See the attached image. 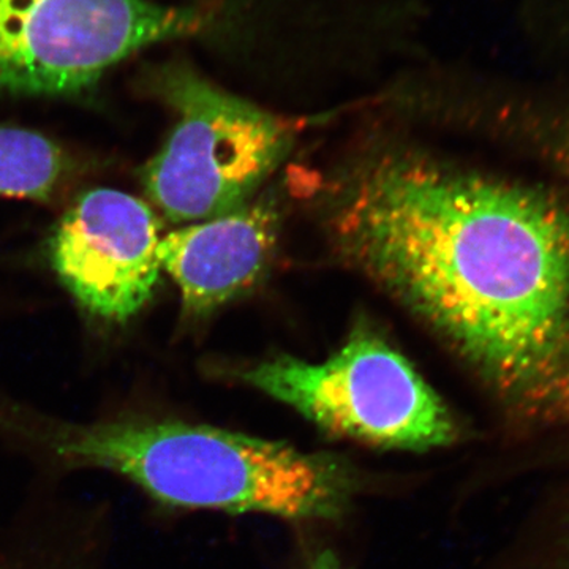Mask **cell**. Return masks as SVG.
<instances>
[{
  "mask_svg": "<svg viewBox=\"0 0 569 569\" xmlns=\"http://www.w3.org/2000/svg\"><path fill=\"white\" fill-rule=\"evenodd\" d=\"M343 257L459 355L516 417L569 425V209L552 194L385 151L337 183Z\"/></svg>",
  "mask_w": 569,
  "mask_h": 569,
  "instance_id": "obj_1",
  "label": "cell"
},
{
  "mask_svg": "<svg viewBox=\"0 0 569 569\" xmlns=\"http://www.w3.org/2000/svg\"><path fill=\"white\" fill-rule=\"evenodd\" d=\"M33 433L56 458L114 471L170 507L332 520L358 489L343 459L216 427L138 419Z\"/></svg>",
  "mask_w": 569,
  "mask_h": 569,
  "instance_id": "obj_2",
  "label": "cell"
},
{
  "mask_svg": "<svg viewBox=\"0 0 569 569\" xmlns=\"http://www.w3.org/2000/svg\"><path fill=\"white\" fill-rule=\"evenodd\" d=\"M153 81L178 122L141 170L152 203L174 223L203 222L249 203L290 152L291 122L182 63L162 67Z\"/></svg>",
  "mask_w": 569,
  "mask_h": 569,
  "instance_id": "obj_3",
  "label": "cell"
},
{
  "mask_svg": "<svg viewBox=\"0 0 569 569\" xmlns=\"http://www.w3.org/2000/svg\"><path fill=\"white\" fill-rule=\"evenodd\" d=\"M241 378L325 432L370 447L429 451L460 437L437 392L370 329H356L323 362L276 356Z\"/></svg>",
  "mask_w": 569,
  "mask_h": 569,
  "instance_id": "obj_4",
  "label": "cell"
},
{
  "mask_svg": "<svg viewBox=\"0 0 569 569\" xmlns=\"http://www.w3.org/2000/svg\"><path fill=\"white\" fill-rule=\"evenodd\" d=\"M209 24L197 7L151 0H0V93L89 91L138 51Z\"/></svg>",
  "mask_w": 569,
  "mask_h": 569,
  "instance_id": "obj_5",
  "label": "cell"
},
{
  "mask_svg": "<svg viewBox=\"0 0 569 569\" xmlns=\"http://www.w3.org/2000/svg\"><path fill=\"white\" fill-rule=\"evenodd\" d=\"M160 223L144 201L116 189L82 193L51 236L54 271L92 316L123 323L159 283Z\"/></svg>",
  "mask_w": 569,
  "mask_h": 569,
  "instance_id": "obj_6",
  "label": "cell"
},
{
  "mask_svg": "<svg viewBox=\"0 0 569 569\" xmlns=\"http://www.w3.org/2000/svg\"><path fill=\"white\" fill-rule=\"evenodd\" d=\"M279 233L272 203H246L160 239L162 269L181 290L183 309L206 313L253 287L264 274Z\"/></svg>",
  "mask_w": 569,
  "mask_h": 569,
  "instance_id": "obj_7",
  "label": "cell"
},
{
  "mask_svg": "<svg viewBox=\"0 0 569 569\" xmlns=\"http://www.w3.org/2000/svg\"><path fill=\"white\" fill-rule=\"evenodd\" d=\"M67 170L66 153L50 138L0 126V198L48 200Z\"/></svg>",
  "mask_w": 569,
  "mask_h": 569,
  "instance_id": "obj_8",
  "label": "cell"
},
{
  "mask_svg": "<svg viewBox=\"0 0 569 569\" xmlns=\"http://www.w3.org/2000/svg\"><path fill=\"white\" fill-rule=\"evenodd\" d=\"M302 569H347L339 557L331 549L320 548L312 550L306 559Z\"/></svg>",
  "mask_w": 569,
  "mask_h": 569,
  "instance_id": "obj_9",
  "label": "cell"
}]
</instances>
